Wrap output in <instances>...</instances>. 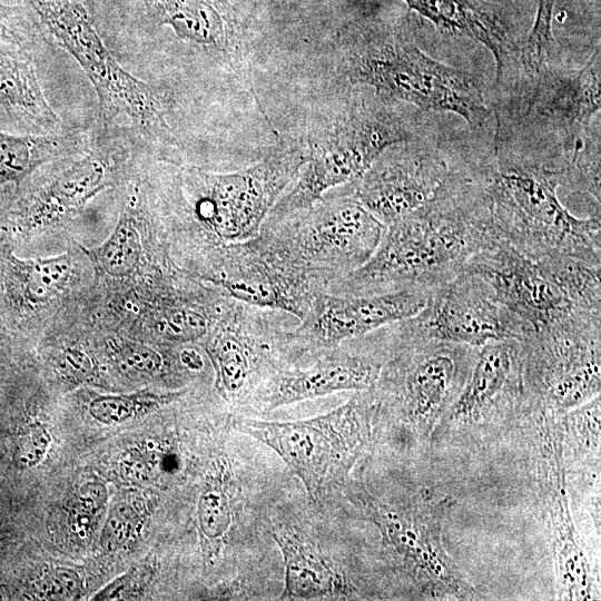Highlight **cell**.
<instances>
[{
	"mask_svg": "<svg viewBox=\"0 0 601 601\" xmlns=\"http://www.w3.org/2000/svg\"><path fill=\"white\" fill-rule=\"evenodd\" d=\"M497 238L477 188L450 170L432 203L387 225L371 258L327 292L377 295L414 289L431 294Z\"/></svg>",
	"mask_w": 601,
	"mask_h": 601,
	"instance_id": "cell-1",
	"label": "cell"
},
{
	"mask_svg": "<svg viewBox=\"0 0 601 601\" xmlns=\"http://www.w3.org/2000/svg\"><path fill=\"white\" fill-rule=\"evenodd\" d=\"M460 169L481 190L499 239L534 259L601 265V218L577 217L561 203L562 164L496 146L491 159Z\"/></svg>",
	"mask_w": 601,
	"mask_h": 601,
	"instance_id": "cell-2",
	"label": "cell"
},
{
	"mask_svg": "<svg viewBox=\"0 0 601 601\" xmlns=\"http://www.w3.org/2000/svg\"><path fill=\"white\" fill-rule=\"evenodd\" d=\"M39 28L56 40L91 82L106 129L129 130L148 140H175L168 95L126 70L102 40L83 0H19Z\"/></svg>",
	"mask_w": 601,
	"mask_h": 601,
	"instance_id": "cell-3",
	"label": "cell"
},
{
	"mask_svg": "<svg viewBox=\"0 0 601 601\" xmlns=\"http://www.w3.org/2000/svg\"><path fill=\"white\" fill-rule=\"evenodd\" d=\"M385 227L347 186L284 219L265 220L258 237L292 270L327 292L371 258Z\"/></svg>",
	"mask_w": 601,
	"mask_h": 601,
	"instance_id": "cell-4",
	"label": "cell"
},
{
	"mask_svg": "<svg viewBox=\"0 0 601 601\" xmlns=\"http://www.w3.org/2000/svg\"><path fill=\"white\" fill-rule=\"evenodd\" d=\"M464 269L492 287L528 336L572 313L601 311V265L572 258L534 259L497 238Z\"/></svg>",
	"mask_w": 601,
	"mask_h": 601,
	"instance_id": "cell-5",
	"label": "cell"
},
{
	"mask_svg": "<svg viewBox=\"0 0 601 601\" xmlns=\"http://www.w3.org/2000/svg\"><path fill=\"white\" fill-rule=\"evenodd\" d=\"M338 71L349 83L370 86L383 98L456 114L471 126L483 125L490 116L470 75L434 60L406 40L355 41L341 50Z\"/></svg>",
	"mask_w": 601,
	"mask_h": 601,
	"instance_id": "cell-6",
	"label": "cell"
},
{
	"mask_svg": "<svg viewBox=\"0 0 601 601\" xmlns=\"http://www.w3.org/2000/svg\"><path fill=\"white\" fill-rule=\"evenodd\" d=\"M411 134L385 108L349 102L308 132L306 162L265 220L307 209L328 191L356 181L390 146Z\"/></svg>",
	"mask_w": 601,
	"mask_h": 601,
	"instance_id": "cell-7",
	"label": "cell"
},
{
	"mask_svg": "<svg viewBox=\"0 0 601 601\" xmlns=\"http://www.w3.org/2000/svg\"><path fill=\"white\" fill-rule=\"evenodd\" d=\"M371 393L298 421H236V428L272 449L318 502L342 484L371 439Z\"/></svg>",
	"mask_w": 601,
	"mask_h": 601,
	"instance_id": "cell-8",
	"label": "cell"
},
{
	"mask_svg": "<svg viewBox=\"0 0 601 601\" xmlns=\"http://www.w3.org/2000/svg\"><path fill=\"white\" fill-rule=\"evenodd\" d=\"M521 343L533 408L560 415L600 395L601 311L572 313Z\"/></svg>",
	"mask_w": 601,
	"mask_h": 601,
	"instance_id": "cell-9",
	"label": "cell"
},
{
	"mask_svg": "<svg viewBox=\"0 0 601 601\" xmlns=\"http://www.w3.org/2000/svg\"><path fill=\"white\" fill-rule=\"evenodd\" d=\"M307 152L286 144L257 164L231 173H188L196 219L223 244L256 237L284 190L296 179Z\"/></svg>",
	"mask_w": 601,
	"mask_h": 601,
	"instance_id": "cell-10",
	"label": "cell"
},
{
	"mask_svg": "<svg viewBox=\"0 0 601 601\" xmlns=\"http://www.w3.org/2000/svg\"><path fill=\"white\" fill-rule=\"evenodd\" d=\"M395 355L383 365L376 386L401 417L428 436L462 390L479 348L425 339L392 324Z\"/></svg>",
	"mask_w": 601,
	"mask_h": 601,
	"instance_id": "cell-11",
	"label": "cell"
},
{
	"mask_svg": "<svg viewBox=\"0 0 601 601\" xmlns=\"http://www.w3.org/2000/svg\"><path fill=\"white\" fill-rule=\"evenodd\" d=\"M400 323L421 338L477 348L494 341H522L528 336L492 287L467 269L434 289L417 314Z\"/></svg>",
	"mask_w": 601,
	"mask_h": 601,
	"instance_id": "cell-12",
	"label": "cell"
},
{
	"mask_svg": "<svg viewBox=\"0 0 601 601\" xmlns=\"http://www.w3.org/2000/svg\"><path fill=\"white\" fill-rule=\"evenodd\" d=\"M450 169L437 152L404 141L386 148L348 187L387 226L432 203Z\"/></svg>",
	"mask_w": 601,
	"mask_h": 601,
	"instance_id": "cell-13",
	"label": "cell"
},
{
	"mask_svg": "<svg viewBox=\"0 0 601 601\" xmlns=\"http://www.w3.org/2000/svg\"><path fill=\"white\" fill-rule=\"evenodd\" d=\"M371 519L383 542L395 552L414 579L432 597L465 598L472 594L442 543V512L436 509H401L372 503Z\"/></svg>",
	"mask_w": 601,
	"mask_h": 601,
	"instance_id": "cell-14",
	"label": "cell"
},
{
	"mask_svg": "<svg viewBox=\"0 0 601 601\" xmlns=\"http://www.w3.org/2000/svg\"><path fill=\"white\" fill-rule=\"evenodd\" d=\"M234 300L302 321L317 288L282 264L258 237L223 244L213 278Z\"/></svg>",
	"mask_w": 601,
	"mask_h": 601,
	"instance_id": "cell-15",
	"label": "cell"
},
{
	"mask_svg": "<svg viewBox=\"0 0 601 601\" xmlns=\"http://www.w3.org/2000/svg\"><path fill=\"white\" fill-rule=\"evenodd\" d=\"M428 295L414 289L377 295L321 292L314 296L300 324L286 333V337L329 349L338 347L345 341L414 316L424 307Z\"/></svg>",
	"mask_w": 601,
	"mask_h": 601,
	"instance_id": "cell-16",
	"label": "cell"
},
{
	"mask_svg": "<svg viewBox=\"0 0 601 601\" xmlns=\"http://www.w3.org/2000/svg\"><path fill=\"white\" fill-rule=\"evenodd\" d=\"M530 407L523 382L522 343L490 342L479 348L472 370L441 424L474 425Z\"/></svg>",
	"mask_w": 601,
	"mask_h": 601,
	"instance_id": "cell-17",
	"label": "cell"
},
{
	"mask_svg": "<svg viewBox=\"0 0 601 601\" xmlns=\"http://www.w3.org/2000/svg\"><path fill=\"white\" fill-rule=\"evenodd\" d=\"M544 443L548 451L544 473L548 492L544 496L546 523L558 580L559 598L563 600H591L595 595V581L585 553L579 544L570 511L561 428L551 418L543 420Z\"/></svg>",
	"mask_w": 601,
	"mask_h": 601,
	"instance_id": "cell-18",
	"label": "cell"
},
{
	"mask_svg": "<svg viewBox=\"0 0 601 601\" xmlns=\"http://www.w3.org/2000/svg\"><path fill=\"white\" fill-rule=\"evenodd\" d=\"M306 368H293L276 376L265 390L266 408L313 400L343 391L372 390L383 363L372 356L352 354L337 347Z\"/></svg>",
	"mask_w": 601,
	"mask_h": 601,
	"instance_id": "cell-19",
	"label": "cell"
},
{
	"mask_svg": "<svg viewBox=\"0 0 601 601\" xmlns=\"http://www.w3.org/2000/svg\"><path fill=\"white\" fill-rule=\"evenodd\" d=\"M108 152L92 149L33 194L20 196L2 214L9 227H29L49 218L75 211L109 186Z\"/></svg>",
	"mask_w": 601,
	"mask_h": 601,
	"instance_id": "cell-20",
	"label": "cell"
},
{
	"mask_svg": "<svg viewBox=\"0 0 601 601\" xmlns=\"http://www.w3.org/2000/svg\"><path fill=\"white\" fill-rule=\"evenodd\" d=\"M62 124L45 97L31 52L0 43V130L56 135Z\"/></svg>",
	"mask_w": 601,
	"mask_h": 601,
	"instance_id": "cell-21",
	"label": "cell"
},
{
	"mask_svg": "<svg viewBox=\"0 0 601 601\" xmlns=\"http://www.w3.org/2000/svg\"><path fill=\"white\" fill-rule=\"evenodd\" d=\"M262 309L237 300L228 305L207 342L217 386L226 396H238L257 368L259 334L268 325Z\"/></svg>",
	"mask_w": 601,
	"mask_h": 601,
	"instance_id": "cell-22",
	"label": "cell"
},
{
	"mask_svg": "<svg viewBox=\"0 0 601 601\" xmlns=\"http://www.w3.org/2000/svg\"><path fill=\"white\" fill-rule=\"evenodd\" d=\"M147 27L167 28L184 43L209 55H227L234 32L213 0H132Z\"/></svg>",
	"mask_w": 601,
	"mask_h": 601,
	"instance_id": "cell-23",
	"label": "cell"
},
{
	"mask_svg": "<svg viewBox=\"0 0 601 601\" xmlns=\"http://www.w3.org/2000/svg\"><path fill=\"white\" fill-rule=\"evenodd\" d=\"M285 568L283 599L309 600L353 594V588L319 546L289 529L273 530Z\"/></svg>",
	"mask_w": 601,
	"mask_h": 601,
	"instance_id": "cell-24",
	"label": "cell"
},
{
	"mask_svg": "<svg viewBox=\"0 0 601 601\" xmlns=\"http://www.w3.org/2000/svg\"><path fill=\"white\" fill-rule=\"evenodd\" d=\"M600 50L574 72L544 81L536 91L532 107L558 125H580L600 110Z\"/></svg>",
	"mask_w": 601,
	"mask_h": 601,
	"instance_id": "cell-25",
	"label": "cell"
},
{
	"mask_svg": "<svg viewBox=\"0 0 601 601\" xmlns=\"http://www.w3.org/2000/svg\"><path fill=\"white\" fill-rule=\"evenodd\" d=\"M2 278L7 295L17 303L40 304L60 292L68 283L72 260L68 253L37 259H20L12 252H0Z\"/></svg>",
	"mask_w": 601,
	"mask_h": 601,
	"instance_id": "cell-26",
	"label": "cell"
},
{
	"mask_svg": "<svg viewBox=\"0 0 601 601\" xmlns=\"http://www.w3.org/2000/svg\"><path fill=\"white\" fill-rule=\"evenodd\" d=\"M75 134L32 135L0 130V187H19L41 164L75 148Z\"/></svg>",
	"mask_w": 601,
	"mask_h": 601,
	"instance_id": "cell-27",
	"label": "cell"
},
{
	"mask_svg": "<svg viewBox=\"0 0 601 601\" xmlns=\"http://www.w3.org/2000/svg\"><path fill=\"white\" fill-rule=\"evenodd\" d=\"M404 1L441 30L476 40L485 46L494 57L497 79L501 77L505 55L504 40L489 19L471 10L461 0Z\"/></svg>",
	"mask_w": 601,
	"mask_h": 601,
	"instance_id": "cell-28",
	"label": "cell"
},
{
	"mask_svg": "<svg viewBox=\"0 0 601 601\" xmlns=\"http://www.w3.org/2000/svg\"><path fill=\"white\" fill-rule=\"evenodd\" d=\"M141 250L137 219L128 207L120 214L109 238L86 253L108 275L126 277L136 269Z\"/></svg>",
	"mask_w": 601,
	"mask_h": 601,
	"instance_id": "cell-29",
	"label": "cell"
},
{
	"mask_svg": "<svg viewBox=\"0 0 601 601\" xmlns=\"http://www.w3.org/2000/svg\"><path fill=\"white\" fill-rule=\"evenodd\" d=\"M181 392L104 395L89 403V414L102 424L114 425L147 415L177 400Z\"/></svg>",
	"mask_w": 601,
	"mask_h": 601,
	"instance_id": "cell-30",
	"label": "cell"
},
{
	"mask_svg": "<svg viewBox=\"0 0 601 601\" xmlns=\"http://www.w3.org/2000/svg\"><path fill=\"white\" fill-rule=\"evenodd\" d=\"M197 516L205 541L219 549L233 521L229 493L220 473L201 492Z\"/></svg>",
	"mask_w": 601,
	"mask_h": 601,
	"instance_id": "cell-31",
	"label": "cell"
},
{
	"mask_svg": "<svg viewBox=\"0 0 601 601\" xmlns=\"http://www.w3.org/2000/svg\"><path fill=\"white\" fill-rule=\"evenodd\" d=\"M39 31L41 29L24 3L0 0V43L31 51L39 39Z\"/></svg>",
	"mask_w": 601,
	"mask_h": 601,
	"instance_id": "cell-32",
	"label": "cell"
},
{
	"mask_svg": "<svg viewBox=\"0 0 601 601\" xmlns=\"http://www.w3.org/2000/svg\"><path fill=\"white\" fill-rule=\"evenodd\" d=\"M210 325V319L201 309L187 305L168 307L159 321L162 335L180 343L203 338L208 334Z\"/></svg>",
	"mask_w": 601,
	"mask_h": 601,
	"instance_id": "cell-33",
	"label": "cell"
},
{
	"mask_svg": "<svg viewBox=\"0 0 601 601\" xmlns=\"http://www.w3.org/2000/svg\"><path fill=\"white\" fill-rule=\"evenodd\" d=\"M107 505V490L101 483H87L76 494L69 512L73 532L86 536L98 525Z\"/></svg>",
	"mask_w": 601,
	"mask_h": 601,
	"instance_id": "cell-34",
	"label": "cell"
},
{
	"mask_svg": "<svg viewBox=\"0 0 601 601\" xmlns=\"http://www.w3.org/2000/svg\"><path fill=\"white\" fill-rule=\"evenodd\" d=\"M555 0H539L536 18L529 36L525 61L529 67L539 71L552 41L551 20Z\"/></svg>",
	"mask_w": 601,
	"mask_h": 601,
	"instance_id": "cell-35",
	"label": "cell"
},
{
	"mask_svg": "<svg viewBox=\"0 0 601 601\" xmlns=\"http://www.w3.org/2000/svg\"><path fill=\"white\" fill-rule=\"evenodd\" d=\"M138 516L132 506L125 502L115 504L104 523L100 544L106 551H116L125 545L134 534Z\"/></svg>",
	"mask_w": 601,
	"mask_h": 601,
	"instance_id": "cell-36",
	"label": "cell"
},
{
	"mask_svg": "<svg viewBox=\"0 0 601 601\" xmlns=\"http://www.w3.org/2000/svg\"><path fill=\"white\" fill-rule=\"evenodd\" d=\"M154 568L149 563L137 564L95 593L91 600H129L140 595L146 589Z\"/></svg>",
	"mask_w": 601,
	"mask_h": 601,
	"instance_id": "cell-37",
	"label": "cell"
},
{
	"mask_svg": "<svg viewBox=\"0 0 601 601\" xmlns=\"http://www.w3.org/2000/svg\"><path fill=\"white\" fill-rule=\"evenodd\" d=\"M119 363L129 372L154 376L164 368V358L152 347L135 342H125L117 348Z\"/></svg>",
	"mask_w": 601,
	"mask_h": 601,
	"instance_id": "cell-38",
	"label": "cell"
},
{
	"mask_svg": "<svg viewBox=\"0 0 601 601\" xmlns=\"http://www.w3.org/2000/svg\"><path fill=\"white\" fill-rule=\"evenodd\" d=\"M40 591L47 599H76L81 591V581L77 572L67 568L50 570L40 583Z\"/></svg>",
	"mask_w": 601,
	"mask_h": 601,
	"instance_id": "cell-39",
	"label": "cell"
},
{
	"mask_svg": "<svg viewBox=\"0 0 601 601\" xmlns=\"http://www.w3.org/2000/svg\"><path fill=\"white\" fill-rule=\"evenodd\" d=\"M50 442L51 436L46 427L41 425L31 427L18 446L16 454L17 464L23 469L36 466L45 457Z\"/></svg>",
	"mask_w": 601,
	"mask_h": 601,
	"instance_id": "cell-40",
	"label": "cell"
},
{
	"mask_svg": "<svg viewBox=\"0 0 601 601\" xmlns=\"http://www.w3.org/2000/svg\"><path fill=\"white\" fill-rule=\"evenodd\" d=\"M183 362L193 370H197L201 366L203 362L198 353L191 349H186L181 353Z\"/></svg>",
	"mask_w": 601,
	"mask_h": 601,
	"instance_id": "cell-41",
	"label": "cell"
},
{
	"mask_svg": "<svg viewBox=\"0 0 601 601\" xmlns=\"http://www.w3.org/2000/svg\"><path fill=\"white\" fill-rule=\"evenodd\" d=\"M13 1H19V0H13Z\"/></svg>",
	"mask_w": 601,
	"mask_h": 601,
	"instance_id": "cell-42",
	"label": "cell"
}]
</instances>
